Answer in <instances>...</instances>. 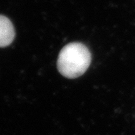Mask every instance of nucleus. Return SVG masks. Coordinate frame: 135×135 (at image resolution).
Returning a JSON list of instances; mask_svg holds the SVG:
<instances>
[{
	"label": "nucleus",
	"mask_w": 135,
	"mask_h": 135,
	"mask_svg": "<svg viewBox=\"0 0 135 135\" xmlns=\"http://www.w3.org/2000/svg\"><path fill=\"white\" fill-rule=\"evenodd\" d=\"M91 61V53L85 45L81 43H71L61 50L57 67L63 76L74 79L86 71Z\"/></svg>",
	"instance_id": "obj_1"
},
{
	"label": "nucleus",
	"mask_w": 135,
	"mask_h": 135,
	"mask_svg": "<svg viewBox=\"0 0 135 135\" xmlns=\"http://www.w3.org/2000/svg\"><path fill=\"white\" fill-rule=\"evenodd\" d=\"M15 36V32L13 23L7 17L0 15V48L11 45Z\"/></svg>",
	"instance_id": "obj_2"
}]
</instances>
